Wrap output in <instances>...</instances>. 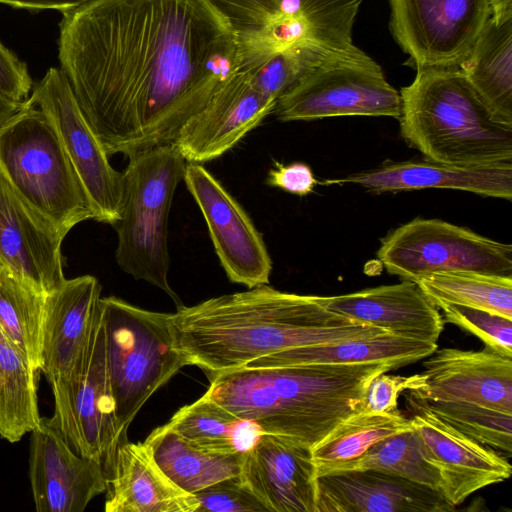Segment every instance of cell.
<instances>
[{"instance_id":"6da1fadb","label":"cell","mask_w":512,"mask_h":512,"mask_svg":"<svg viewBox=\"0 0 512 512\" xmlns=\"http://www.w3.org/2000/svg\"><path fill=\"white\" fill-rule=\"evenodd\" d=\"M58 58L108 156L174 143L239 70L211 0H91L62 12Z\"/></svg>"},{"instance_id":"7a4b0ae2","label":"cell","mask_w":512,"mask_h":512,"mask_svg":"<svg viewBox=\"0 0 512 512\" xmlns=\"http://www.w3.org/2000/svg\"><path fill=\"white\" fill-rule=\"evenodd\" d=\"M171 332L174 349L209 378L280 351L386 331L326 310L317 296L264 284L177 308Z\"/></svg>"},{"instance_id":"3957f363","label":"cell","mask_w":512,"mask_h":512,"mask_svg":"<svg viewBox=\"0 0 512 512\" xmlns=\"http://www.w3.org/2000/svg\"><path fill=\"white\" fill-rule=\"evenodd\" d=\"M393 369L390 363L242 366L209 377L204 395L261 433L312 448L340 422L361 412L370 381Z\"/></svg>"},{"instance_id":"277c9868","label":"cell","mask_w":512,"mask_h":512,"mask_svg":"<svg viewBox=\"0 0 512 512\" xmlns=\"http://www.w3.org/2000/svg\"><path fill=\"white\" fill-rule=\"evenodd\" d=\"M401 89V135L428 161L480 167L512 163V125L499 121L459 67L417 68Z\"/></svg>"},{"instance_id":"5b68a950","label":"cell","mask_w":512,"mask_h":512,"mask_svg":"<svg viewBox=\"0 0 512 512\" xmlns=\"http://www.w3.org/2000/svg\"><path fill=\"white\" fill-rule=\"evenodd\" d=\"M185 162L174 143L130 155L123 171L120 218L113 225L121 270L164 291L177 308L183 303L168 281V217Z\"/></svg>"},{"instance_id":"8992f818","label":"cell","mask_w":512,"mask_h":512,"mask_svg":"<svg viewBox=\"0 0 512 512\" xmlns=\"http://www.w3.org/2000/svg\"><path fill=\"white\" fill-rule=\"evenodd\" d=\"M0 171L17 194L63 236L78 223L94 219L53 123L28 99L0 126Z\"/></svg>"},{"instance_id":"52a82bcc","label":"cell","mask_w":512,"mask_h":512,"mask_svg":"<svg viewBox=\"0 0 512 512\" xmlns=\"http://www.w3.org/2000/svg\"><path fill=\"white\" fill-rule=\"evenodd\" d=\"M362 0H211L235 35L239 69L289 47L365 55L352 30Z\"/></svg>"},{"instance_id":"ba28073f","label":"cell","mask_w":512,"mask_h":512,"mask_svg":"<svg viewBox=\"0 0 512 512\" xmlns=\"http://www.w3.org/2000/svg\"><path fill=\"white\" fill-rule=\"evenodd\" d=\"M100 308L116 426L124 441L142 406L188 364L173 347L171 313L139 308L115 296L101 297Z\"/></svg>"},{"instance_id":"9c48e42d","label":"cell","mask_w":512,"mask_h":512,"mask_svg":"<svg viewBox=\"0 0 512 512\" xmlns=\"http://www.w3.org/2000/svg\"><path fill=\"white\" fill-rule=\"evenodd\" d=\"M49 384L54 398L49 422L60 430L75 453L99 462L107 477L122 439L107 370L100 300L75 370L66 380Z\"/></svg>"},{"instance_id":"30bf717a","label":"cell","mask_w":512,"mask_h":512,"mask_svg":"<svg viewBox=\"0 0 512 512\" xmlns=\"http://www.w3.org/2000/svg\"><path fill=\"white\" fill-rule=\"evenodd\" d=\"M283 122L340 116H387L399 119L400 93L367 54L330 55L308 68L276 103Z\"/></svg>"},{"instance_id":"8fae6325","label":"cell","mask_w":512,"mask_h":512,"mask_svg":"<svg viewBox=\"0 0 512 512\" xmlns=\"http://www.w3.org/2000/svg\"><path fill=\"white\" fill-rule=\"evenodd\" d=\"M377 257L403 280L443 272L512 277V245L439 219L416 218L381 241Z\"/></svg>"},{"instance_id":"7c38bea8","label":"cell","mask_w":512,"mask_h":512,"mask_svg":"<svg viewBox=\"0 0 512 512\" xmlns=\"http://www.w3.org/2000/svg\"><path fill=\"white\" fill-rule=\"evenodd\" d=\"M390 30L417 68L459 67L492 16L489 0H388Z\"/></svg>"},{"instance_id":"4fadbf2b","label":"cell","mask_w":512,"mask_h":512,"mask_svg":"<svg viewBox=\"0 0 512 512\" xmlns=\"http://www.w3.org/2000/svg\"><path fill=\"white\" fill-rule=\"evenodd\" d=\"M28 101L53 123L65 152L89 198L94 220L114 225L120 218L124 175L84 118L60 68L52 67L32 87Z\"/></svg>"},{"instance_id":"5bb4252c","label":"cell","mask_w":512,"mask_h":512,"mask_svg":"<svg viewBox=\"0 0 512 512\" xmlns=\"http://www.w3.org/2000/svg\"><path fill=\"white\" fill-rule=\"evenodd\" d=\"M183 181L200 208L229 280L248 289L268 284L272 260L246 211L200 163L186 164Z\"/></svg>"},{"instance_id":"9a60e30c","label":"cell","mask_w":512,"mask_h":512,"mask_svg":"<svg viewBox=\"0 0 512 512\" xmlns=\"http://www.w3.org/2000/svg\"><path fill=\"white\" fill-rule=\"evenodd\" d=\"M405 399L412 428L437 465L442 478L441 493L452 506L456 507L474 492L511 476V464L499 451L437 417L424 399L411 392Z\"/></svg>"},{"instance_id":"2e32d148","label":"cell","mask_w":512,"mask_h":512,"mask_svg":"<svg viewBox=\"0 0 512 512\" xmlns=\"http://www.w3.org/2000/svg\"><path fill=\"white\" fill-rule=\"evenodd\" d=\"M29 477L38 512H82L107 489L102 465L75 453L46 417L31 431Z\"/></svg>"},{"instance_id":"e0dca14e","label":"cell","mask_w":512,"mask_h":512,"mask_svg":"<svg viewBox=\"0 0 512 512\" xmlns=\"http://www.w3.org/2000/svg\"><path fill=\"white\" fill-rule=\"evenodd\" d=\"M276 101L238 70L230 81L180 129L174 144L189 163L221 157L274 111Z\"/></svg>"},{"instance_id":"ac0fdd59","label":"cell","mask_w":512,"mask_h":512,"mask_svg":"<svg viewBox=\"0 0 512 512\" xmlns=\"http://www.w3.org/2000/svg\"><path fill=\"white\" fill-rule=\"evenodd\" d=\"M64 238L0 171V259L33 289L47 295L66 280L61 256Z\"/></svg>"},{"instance_id":"d6986e66","label":"cell","mask_w":512,"mask_h":512,"mask_svg":"<svg viewBox=\"0 0 512 512\" xmlns=\"http://www.w3.org/2000/svg\"><path fill=\"white\" fill-rule=\"evenodd\" d=\"M423 363L424 385L409 391L427 401H457L512 413V357L480 351L436 349Z\"/></svg>"},{"instance_id":"ffe728a7","label":"cell","mask_w":512,"mask_h":512,"mask_svg":"<svg viewBox=\"0 0 512 512\" xmlns=\"http://www.w3.org/2000/svg\"><path fill=\"white\" fill-rule=\"evenodd\" d=\"M239 476L270 512H316V466L311 448L297 440L260 434Z\"/></svg>"},{"instance_id":"44dd1931","label":"cell","mask_w":512,"mask_h":512,"mask_svg":"<svg viewBox=\"0 0 512 512\" xmlns=\"http://www.w3.org/2000/svg\"><path fill=\"white\" fill-rule=\"evenodd\" d=\"M443 495L424 485L374 469L316 476V512H451Z\"/></svg>"},{"instance_id":"7402d4cb","label":"cell","mask_w":512,"mask_h":512,"mask_svg":"<svg viewBox=\"0 0 512 512\" xmlns=\"http://www.w3.org/2000/svg\"><path fill=\"white\" fill-rule=\"evenodd\" d=\"M328 311L397 336L437 343L444 320L418 284L382 285L338 296H317Z\"/></svg>"},{"instance_id":"603a6c76","label":"cell","mask_w":512,"mask_h":512,"mask_svg":"<svg viewBox=\"0 0 512 512\" xmlns=\"http://www.w3.org/2000/svg\"><path fill=\"white\" fill-rule=\"evenodd\" d=\"M96 277L66 279L45 297L41 368L49 383L66 380L75 370L101 298Z\"/></svg>"},{"instance_id":"cb8c5ba5","label":"cell","mask_w":512,"mask_h":512,"mask_svg":"<svg viewBox=\"0 0 512 512\" xmlns=\"http://www.w3.org/2000/svg\"><path fill=\"white\" fill-rule=\"evenodd\" d=\"M357 184L368 192L452 189L484 197L512 199V163L480 167H458L432 161L383 164L324 184Z\"/></svg>"},{"instance_id":"d4e9b609","label":"cell","mask_w":512,"mask_h":512,"mask_svg":"<svg viewBox=\"0 0 512 512\" xmlns=\"http://www.w3.org/2000/svg\"><path fill=\"white\" fill-rule=\"evenodd\" d=\"M106 512H196L194 494L177 486L144 442L122 441L107 475Z\"/></svg>"},{"instance_id":"484cf974","label":"cell","mask_w":512,"mask_h":512,"mask_svg":"<svg viewBox=\"0 0 512 512\" xmlns=\"http://www.w3.org/2000/svg\"><path fill=\"white\" fill-rule=\"evenodd\" d=\"M437 343L389 332L333 343L296 347L253 360L247 367L390 363L400 368L430 356Z\"/></svg>"},{"instance_id":"4316f807","label":"cell","mask_w":512,"mask_h":512,"mask_svg":"<svg viewBox=\"0 0 512 512\" xmlns=\"http://www.w3.org/2000/svg\"><path fill=\"white\" fill-rule=\"evenodd\" d=\"M144 443L162 471L181 489L195 493L239 476L245 452L217 453L185 440L167 424L154 429Z\"/></svg>"},{"instance_id":"83f0119b","label":"cell","mask_w":512,"mask_h":512,"mask_svg":"<svg viewBox=\"0 0 512 512\" xmlns=\"http://www.w3.org/2000/svg\"><path fill=\"white\" fill-rule=\"evenodd\" d=\"M459 68L493 115L512 125V20L491 17Z\"/></svg>"},{"instance_id":"f1b7e54d","label":"cell","mask_w":512,"mask_h":512,"mask_svg":"<svg viewBox=\"0 0 512 512\" xmlns=\"http://www.w3.org/2000/svg\"><path fill=\"white\" fill-rule=\"evenodd\" d=\"M363 469L393 474L441 493L440 471L413 428L386 437L353 460L316 466V476L334 471Z\"/></svg>"},{"instance_id":"f546056e","label":"cell","mask_w":512,"mask_h":512,"mask_svg":"<svg viewBox=\"0 0 512 512\" xmlns=\"http://www.w3.org/2000/svg\"><path fill=\"white\" fill-rule=\"evenodd\" d=\"M36 373L0 330V436L10 443L40 423Z\"/></svg>"},{"instance_id":"4dcf8cb0","label":"cell","mask_w":512,"mask_h":512,"mask_svg":"<svg viewBox=\"0 0 512 512\" xmlns=\"http://www.w3.org/2000/svg\"><path fill=\"white\" fill-rule=\"evenodd\" d=\"M45 297L0 259V330L36 371L42 364Z\"/></svg>"},{"instance_id":"1f68e13d","label":"cell","mask_w":512,"mask_h":512,"mask_svg":"<svg viewBox=\"0 0 512 512\" xmlns=\"http://www.w3.org/2000/svg\"><path fill=\"white\" fill-rule=\"evenodd\" d=\"M414 282L437 308L443 304L463 305L512 319V277L443 272Z\"/></svg>"},{"instance_id":"d6a6232c","label":"cell","mask_w":512,"mask_h":512,"mask_svg":"<svg viewBox=\"0 0 512 512\" xmlns=\"http://www.w3.org/2000/svg\"><path fill=\"white\" fill-rule=\"evenodd\" d=\"M410 428L409 418L398 409L388 413L361 411L340 422L315 444L312 459L315 466L350 461L386 437Z\"/></svg>"},{"instance_id":"836d02e7","label":"cell","mask_w":512,"mask_h":512,"mask_svg":"<svg viewBox=\"0 0 512 512\" xmlns=\"http://www.w3.org/2000/svg\"><path fill=\"white\" fill-rule=\"evenodd\" d=\"M243 420L203 395L180 408L166 423L185 440L205 450L234 453L237 430Z\"/></svg>"},{"instance_id":"e575fe53","label":"cell","mask_w":512,"mask_h":512,"mask_svg":"<svg viewBox=\"0 0 512 512\" xmlns=\"http://www.w3.org/2000/svg\"><path fill=\"white\" fill-rule=\"evenodd\" d=\"M425 402L437 417L458 431L499 452L511 455L512 413L468 402Z\"/></svg>"},{"instance_id":"d590c367","label":"cell","mask_w":512,"mask_h":512,"mask_svg":"<svg viewBox=\"0 0 512 512\" xmlns=\"http://www.w3.org/2000/svg\"><path fill=\"white\" fill-rule=\"evenodd\" d=\"M330 55L335 54L304 47H289L271 54L253 67L239 70L247 72L254 85L277 102L308 68Z\"/></svg>"},{"instance_id":"8d00e7d4","label":"cell","mask_w":512,"mask_h":512,"mask_svg":"<svg viewBox=\"0 0 512 512\" xmlns=\"http://www.w3.org/2000/svg\"><path fill=\"white\" fill-rule=\"evenodd\" d=\"M444 322L454 324L478 337L485 347L512 357V319L483 309L443 304L438 307Z\"/></svg>"},{"instance_id":"74e56055","label":"cell","mask_w":512,"mask_h":512,"mask_svg":"<svg viewBox=\"0 0 512 512\" xmlns=\"http://www.w3.org/2000/svg\"><path fill=\"white\" fill-rule=\"evenodd\" d=\"M196 512H270L240 476L216 482L193 493Z\"/></svg>"},{"instance_id":"f35d334b","label":"cell","mask_w":512,"mask_h":512,"mask_svg":"<svg viewBox=\"0 0 512 512\" xmlns=\"http://www.w3.org/2000/svg\"><path fill=\"white\" fill-rule=\"evenodd\" d=\"M375 376L369 383L362 411L367 413H388L397 410L399 395L404 391H418L424 385L421 373L412 376Z\"/></svg>"},{"instance_id":"ab89813d","label":"cell","mask_w":512,"mask_h":512,"mask_svg":"<svg viewBox=\"0 0 512 512\" xmlns=\"http://www.w3.org/2000/svg\"><path fill=\"white\" fill-rule=\"evenodd\" d=\"M32 87L27 65L0 42V97L24 103Z\"/></svg>"},{"instance_id":"60d3db41","label":"cell","mask_w":512,"mask_h":512,"mask_svg":"<svg viewBox=\"0 0 512 512\" xmlns=\"http://www.w3.org/2000/svg\"><path fill=\"white\" fill-rule=\"evenodd\" d=\"M266 183L291 194L305 196L314 190L318 183L311 168L301 162L284 165L276 162L268 172Z\"/></svg>"},{"instance_id":"b9f144b4","label":"cell","mask_w":512,"mask_h":512,"mask_svg":"<svg viewBox=\"0 0 512 512\" xmlns=\"http://www.w3.org/2000/svg\"><path fill=\"white\" fill-rule=\"evenodd\" d=\"M91 0H0V3L30 11L58 10L61 13Z\"/></svg>"},{"instance_id":"7bdbcfd3","label":"cell","mask_w":512,"mask_h":512,"mask_svg":"<svg viewBox=\"0 0 512 512\" xmlns=\"http://www.w3.org/2000/svg\"><path fill=\"white\" fill-rule=\"evenodd\" d=\"M492 19L501 25L512 20V0H489Z\"/></svg>"},{"instance_id":"ee69618b","label":"cell","mask_w":512,"mask_h":512,"mask_svg":"<svg viewBox=\"0 0 512 512\" xmlns=\"http://www.w3.org/2000/svg\"><path fill=\"white\" fill-rule=\"evenodd\" d=\"M24 103H14L0 97V126L14 115Z\"/></svg>"}]
</instances>
